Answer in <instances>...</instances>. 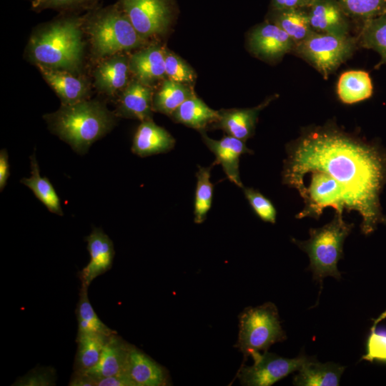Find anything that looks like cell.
I'll return each mask as SVG.
<instances>
[{
	"mask_svg": "<svg viewBox=\"0 0 386 386\" xmlns=\"http://www.w3.org/2000/svg\"><path fill=\"white\" fill-rule=\"evenodd\" d=\"M282 183L304 201L296 218L318 219L327 207L362 217L361 231L372 234L386 224L380 194L386 184V153L329 123L309 127L286 147Z\"/></svg>",
	"mask_w": 386,
	"mask_h": 386,
	"instance_id": "6da1fadb",
	"label": "cell"
},
{
	"mask_svg": "<svg viewBox=\"0 0 386 386\" xmlns=\"http://www.w3.org/2000/svg\"><path fill=\"white\" fill-rule=\"evenodd\" d=\"M84 16L61 14L38 26L29 40L26 54L31 62L76 74L83 63Z\"/></svg>",
	"mask_w": 386,
	"mask_h": 386,
	"instance_id": "7a4b0ae2",
	"label": "cell"
},
{
	"mask_svg": "<svg viewBox=\"0 0 386 386\" xmlns=\"http://www.w3.org/2000/svg\"><path fill=\"white\" fill-rule=\"evenodd\" d=\"M43 117L54 134L76 153L84 154L94 142L114 128L118 117L103 102L86 99L73 104H61L58 110Z\"/></svg>",
	"mask_w": 386,
	"mask_h": 386,
	"instance_id": "3957f363",
	"label": "cell"
},
{
	"mask_svg": "<svg viewBox=\"0 0 386 386\" xmlns=\"http://www.w3.org/2000/svg\"><path fill=\"white\" fill-rule=\"evenodd\" d=\"M83 16V29L96 60L142 47L147 42L117 3L99 6Z\"/></svg>",
	"mask_w": 386,
	"mask_h": 386,
	"instance_id": "277c9868",
	"label": "cell"
},
{
	"mask_svg": "<svg viewBox=\"0 0 386 386\" xmlns=\"http://www.w3.org/2000/svg\"><path fill=\"white\" fill-rule=\"evenodd\" d=\"M354 224L343 219L342 214L335 212L333 219L319 228L310 229V238L306 241L292 239V242L310 259L308 269L312 271L313 279L320 283L327 276L340 279L341 273L337 263L343 258V244L351 232Z\"/></svg>",
	"mask_w": 386,
	"mask_h": 386,
	"instance_id": "5b68a950",
	"label": "cell"
},
{
	"mask_svg": "<svg viewBox=\"0 0 386 386\" xmlns=\"http://www.w3.org/2000/svg\"><path fill=\"white\" fill-rule=\"evenodd\" d=\"M286 339L274 304L265 302L245 308L239 316V333L235 347L243 354L244 361L256 352Z\"/></svg>",
	"mask_w": 386,
	"mask_h": 386,
	"instance_id": "8992f818",
	"label": "cell"
},
{
	"mask_svg": "<svg viewBox=\"0 0 386 386\" xmlns=\"http://www.w3.org/2000/svg\"><path fill=\"white\" fill-rule=\"evenodd\" d=\"M359 47L357 36L313 31L292 53L310 64L325 79L348 60Z\"/></svg>",
	"mask_w": 386,
	"mask_h": 386,
	"instance_id": "52a82bcc",
	"label": "cell"
},
{
	"mask_svg": "<svg viewBox=\"0 0 386 386\" xmlns=\"http://www.w3.org/2000/svg\"><path fill=\"white\" fill-rule=\"evenodd\" d=\"M252 366L242 365L237 372L240 383L247 386H269L299 370L311 357L301 355L295 358H285L268 351L252 355Z\"/></svg>",
	"mask_w": 386,
	"mask_h": 386,
	"instance_id": "ba28073f",
	"label": "cell"
},
{
	"mask_svg": "<svg viewBox=\"0 0 386 386\" xmlns=\"http://www.w3.org/2000/svg\"><path fill=\"white\" fill-rule=\"evenodd\" d=\"M116 3L145 39L164 34L171 23L170 0H117Z\"/></svg>",
	"mask_w": 386,
	"mask_h": 386,
	"instance_id": "9c48e42d",
	"label": "cell"
},
{
	"mask_svg": "<svg viewBox=\"0 0 386 386\" xmlns=\"http://www.w3.org/2000/svg\"><path fill=\"white\" fill-rule=\"evenodd\" d=\"M248 44L256 56L267 61L281 59L292 53L295 46L287 34L271 21L257 26L249 34Z\"/></svg>",
	"mask_w": 386,
	"mask_h": 386,
	"instance_id": "30bf717a",
	"label": "cell"
},
{
	"mask_svg": "<svg viewBox=\"0 0 386 386\" xmlns=\"http://www.w3.org/2000/svg\"><path fill=\"white\" fill-rule=\"evenodd\" d=\"M202 141L215 156L214 165L220 164L229 180L240 188H243L239 174V158L244 154H252L245 142L227 135L221 139H214L200 131Z\"/></svg>",
	"mask_w": 386,
	"mask_h": 386,
	"instance_id": "8fae6325",
	"label": "cell"
},
{
	"mask_svg": "<svg viewBox=\"0 0 386 386\" xmlns=\"http://www.w3.org/2000/svg\"><path fill=\"white\" fill-rule=\"evenodd\" d=\"M85 240L90 261L79 272L78 277L81 285L89 287L95 278L112 268L115 252L112 240L101 228H94Z\"/></svg>",
	"mask_w": 386,
	"mask_h": 386,
	"instance_id": "7c38bea8",
	"label": "cell"
},
{
	"mask_svg": "<svg viewBox=\"0 0 386 386\" xmlns=\"http://www.w3.org/2000/svg\"><path fill=\"white\" fill-rule=\"evenodd\" d=\"M153 96L152 86L133 79L120 92L114 113L118 117L135 119L141 122L152 119Z\"/></svg>",
	"mask_w": 386,
	"mask_h": 386,
	"instance_id": "4fadbf2b",
	"label": "cell"
},
{
	"mask_svg": "<svg viewBox=\"0 0 386 386\" xmlns=\"http://www.w3.org/2000/svg\"><path fill=\"white\" fill-rule=\"evenodd\" d=\"M129 59L122 53L99 60L93 71L96 89L102 94L114 96L129 84Z\"/></svg>",
	"mask_w": 386,
	"mask_h": 386,
	"instance_id": "5bb4252c",
	"label": "cell"
},
{
	"mask_svg": "<svg viewBox=\"0 0 386 386\" xmlns=\"http://www.w3.org/2000/svg\"><path fill=\"white\" fill-rule=\"evenodd\" d=\"M306 9L314 31L335 35L350 34V18L335 0H311Z\"/></svg>",
	"mask_w": 386,
	"mask_h": 386,
	"instance_id": "9a60e30c",
	"label": "cell"
},
{
	"mask_svg": "<svg viewBox=\"0 0 386 386\" xmlns=\"http://www.w3.org/2000/svg\"><path fill=\"white\" fill-rule=\"evenodd\" d=\"M48 85L59 97L62 105L73 104L89 96V83L71 72L36 65Z\"/></svg>",
	"mask_w": 386,
	"mask_h": 386,
	"instance_id": "2e32d148",
	"label": "cell"
},
{
	"mask_svg": "<svg viewBox=\"0 0 386 386\" xmlns=\"http://www.w3.org/2000/svg\"><path fill=\"white\" fill-rule=\"evenodd\" d=\"M125 374L135 386L170 385L169 372L166 368L134 345H132L129 353Z\"/></svg>",
	"mask_w": 386,
	"mask_h": 386,
	"instance_id": "e0dca14e",
	"label": "cell"
},
{
	"mask_svg": "<svg viewBox=\"0 0 386 386\" xmlns=\"http://www.w3.org/2000/svg\"><path fill=\"white\" fill-rule=\"evenodd\" d=\"M272 99H267L252 108L222 109L219 111V119L214 127L222 129L227 135L246 142L254 134L259 112Z\"/></svg>",
	"mask_w": 386,
	"mask_h": 386,
	"instance_id": "ac0fdd59",
	"label": "cell"
},
{
	"mask_svg": "<svg viewBox=\"0 0 386 386\" xmlns=\"http://www.w3.org/2000/svg\"><path fill=\"white\" fill-rule=\"evenodd\" d=\"M132 345L119 336L117 332L111 335L104 347L97 365L83 371L94 378L125 374Z\"/></svg>",
	"mask_w": 386,
	"mask_h": 386,
	"instance_id": "d6986e66",
	"label": "cell"
},
{
	"mask_svg": "<svg viewBox=\"0 0 386 386\" xmlns=\"http://www.w3.org/2000/svg\"><path fill=\"white\" fill-rule=\"evenodd\" d=\"M165 49L159 45H150L130 56L129 70L135 79L152 86L165 74Z\"/></svg>",
	"mask_w": 386,
	"mask_h": 386,
	"instance_id": "ffe728a7",
	"label": "cell"
},
{
	"mask_svg": "<svg viewBox=\"0 0 386 386\" xmlns=\"http://www.w3.org/2000/svg\"><path fill=\"white\" fill-rule=\"evenodd\" d=\"M174 144L175 139L164 128L149 119L142 122L137 127L132 151L141 157H145L168 152Z\"/></svg>",
	"mask_w": 386,
	"mask_h": 386,
	"instance_id": "44dd1931",
	"label": "cell"
},
{
	"mask_svg": "<svg viewBox=\"0 0 386 386\" xmlns=\"http://www.w3.org/2000/svg\"><path fill=\"white\" fill-rule=\"evenodd\" d=\"M345 367L334 362L321 363L311 357L294 377L297 386H337Z\"/></svg>",
	"mask_w": 386,
	"mask_h": 386,
	"instance_id": "7402d4cb",
	"label": "cell"
},
{
	"mask_svg": "<svg viewBox=\"0 0 386 386\" xmlns=\"http://www.w3.org/2000/svg\"><path fill=\"white\" fill-rule=\"evenodd\" d=\"M373 91L369 74L362 70H350L342 73L337 85L340 101L352 104L369 99Z\"/></svg>",
	"mask_w": 386,
	"mask_h": 386,
	"instance_id": "603a6c76",
	"label": "cell"
},
{
	"mask_svg": "<svg viewBox=\"0 0 386 386\" xmlns=\"http://www.w3.org/2000/svg\"><path fill=\"white\" fill-rule=\"evenodd\" d=\"M177 122L199 131H204L207 125L219 119V111L208 107L195 95L184 102L171 116Z\"/></svg>",
	"mask_w": 386,
	"mask_h": 386,
	"instance_id": "cb8c5ba5",
	"label": "cell"
},
{
	"mask_svg": "<svg viewBox=\"0 0 386 386\" xmlns=\"http://www.w3.org/2000/svg\"><path fill=\"white\" fill-rule=\"evenodd\" d=\"M30 162L31 177L21 179V183L27 186L34 192L36 198L46 207L49 211L62 216L64 213L60 199L49 179L40 175L35 152L30 157Z\"/></svg>",
	"mask_w": 386,
	"mask_h": 386,
	"instance_id": "d4e9b609",
	"label": "cell"
},
{
	"mask_svg": "<svg viewBox=\"0 0 386 386\" xmlns=\"http://www.w3.org/2000/svg\"><path fill=\"white\" fill-rule=\"evenodd\" d=\"M271 22L285 31L295 44L306 39L314 31L305 9L273 10Z\"/></svg>",
	"mask_w": 386,
	"mask_h": 386,
	"instance_id": "484cf974",
	"label": "cell"
},
{
	"mask_svg": "<svg viewBox=\"0 0 386 386\" xmlns=\"http://www.w3.org/2000/svg\"><path fill=\"white\" fill-rule=\"evenodd\" d=\"M358 46L373 49L381 57L377 66L386 64V12L360 23Z\"/></svg>",
	"mask_w": 386,
	"mask_h": 386,
	"instance_id": "4316f807",
	"label": "cell"
},
{
	"mask_svg": "<svg viewBox=\"0 0 386 386\" xmlns=\"http://www.w3.org/2000/svg\"><path fill=\"white\" fill-rule=\"evenodd\" d=\"M194 93L186 84L169 79H164L153 96V109L172 116L176 109Z\"/></svg>",
	"mask_w": 386,
	"mask_h": 386,
	"instance_id": "83f0119b",
	"label": "cell"
},
{
	"mask_svg": "<svg viewBox=\"0 0 386 386\" xmlns=\"http://www.w3.org/2000/svg\"><path fill=\"white\" fill-rule=\"evenodd\" d=\"M109 336L97 333L76 336L74 370H86L96 366Z\"/></svg>",
	"mask_w": 386,
	"mask_h": 386,
	"instance_id": "f1b7e54d",
	"label": "cell"
},
{
	"mask_svg": "<svg viewBox=\"0 0 386 386\" xmlns=\"http://www.w3.org/2000/svg\"><path fill=\"white\" fill-rule=\"evenodd\" d=\"M88 288L81 285L76 315L78 324L76 336L97 333L111 335L117 331L109 328L97 316L88 297Z\"/></svg>",
	"mask_w": 386,
	"mask_h": 386,
	"instance_id": "f546056e",
	"label": "cell"
},
{
	"mask_svg": "<svg viewBox=\"0 0 386 386\" xmlns=\"http://www.w3.org/2000/svg\"><path fill=\"white\" fill-rule=\"evenodd\" d=\"M214 164L210 167L198 166L196 173L197 184L194 203V220L197 224L204 222L211 209L214 185L210 180L211 170Z\"/></svg>",
	"mask_w": 386,
	"mask_h": 386,
	"instance_id": "4dcf8cb0",
	"label": "cell"
},
{
	"mask_svg": "<svg viewBox=\"0 0 386 386\" xmlns=\"http://www.w3.org/2000/svg\"><path fill=\"white\" fill-rule=\"evenodd\" d=\"M350 19L362 23L386 12V0H335Z\"/></svg>",
	"mask_w": 386,
	"mask_h": 386,
	"instance_id": "1f68e13d",
	"label": "cell"
},
{
	"mask_svg": "<svg viewBox=\"0 0 386 386\" xmlns=\"http://www.w3.org/2000/svg\"><path fill=\"white\" fill-rule=\"evenodd\" d=\"M102 0H31V9L39 13L46 9L55 10L60 14H78L100 6Z\"/></svg>",
	"mask_w": 386,
	"mask_h": 386,
	"instance_id": "d6a6232c",
	"label": "cell"
},
{
	"mask_svg": "<svg viewBox=\"0 0 386 386\" xmlns=\"http://www.w3.org/2000/svg\"><path fill=\"white\" fill-rule=\"evenodd\" d=\"M386 318V311L374 320L366 345V354L362 359L369 362L374 360L386 362V332L377 330V324Z\"/></svg>",
	"mask_w": 386,
	"mask_h": 386,
	"instance_id": "836d02e7",
	"label": "cell"
},
{
	"mask_svg": "<svg viewBox=\"0 0 386 386\" xmlns=\"http://www.w3.org/2000/svg\"><path fill=\"white\" fill-rule=\"evenodd\" d=\"M165 74L169 79L183 84H192L195 79L192 68L179 56L165 51Z\"/></svg>",
	"mask_w": 386,
	"mask_h": 386,
	"instance_id": "e575fe53",
	"label": "cell"
},
{
	"mask_svg": "<svg viewBox=\"0 0 386 386\" xmlns=\"http://www.w3.org/2000/svg\"><path fill=\"white\" fill-rule=\"evenodd\" d=\"M244 194L254 213L264 222L274 224L277 211L272 202L258 190L243 187Z\"/></svg>",
	"mask_w": 386,
	"mask_h": 386,
	"instance_id": "d590c367",
	"label": "cell"
},
{
	"mask_svg": "<svg viewBox=\"0 0 386 386\" xmlns=\"http://www.w3.org/2000/svg\"><path fill=\"white\" fill-rule=\"evenodd\" d=\"M56 375L52 367H35L24 376L18 377L14 386H53L56 385Z\"/></svg>",
	"mask_w": 386,
	"mask_h": 386,
	"instance_id": "8d00e7d4",
	"label": "cell"
},
{
	"mask_svg": "<svg viewBox=\"0 0 386 386\" xmlns=\"http://www.w3.org/2000/svg\"><path fill=\"white\" fill-rule=\"evenodd\" d=\"M94 379L95 386H135L132 380L126 374Z\"/></svg>",
	"mask_w": 386,
	"mask_h": 386,
	"instance_id": "74e56055",
	"label": "cell"
},
{
	"mask_svg": "<svg viewBox=\"0 0 386 386\" xmlns=\"http://www.w3.org/2000/svg\"><path fill=\"white\" fill-rule=\"evenodd\" d=\"M311 0H272L274 11L307 9Z\"/></svg>",
	"mask_w": 386,
	"mask_h": 386,
	"instance_id": "f35d334b",
	"label": "cell"
},
{
	"mask_svg": "<svg viewBox=\"0 0 386 386\" xmlns=\"http://www.w3.org/2000/svg\"><path fill=\"white\" fill-rule=\"evenodd\" d=\"M69 386H95L94 377L83 370H74L68 384Z\"/></svg>",
	"mask_w": 386,
	"mask_h": 386,
	"instance_id": "ab89813d",
	"label": "cell"
},
{
	"mask_svg": "<svg viewBox=\"0 0 386 386\" xmlns=\"http://www.w3.org/2000/svg\"><path fill=\"white\" fill-rule=\"evenodd\" d=\"M9 155L6 149L0 152V190L2 192L9 177Z\"/></svg>",
	"mask_w": 386,
	"mask_h": 386,
	"instance_id": "60d3db41",
	"label": "cell"
}]
</instances>
